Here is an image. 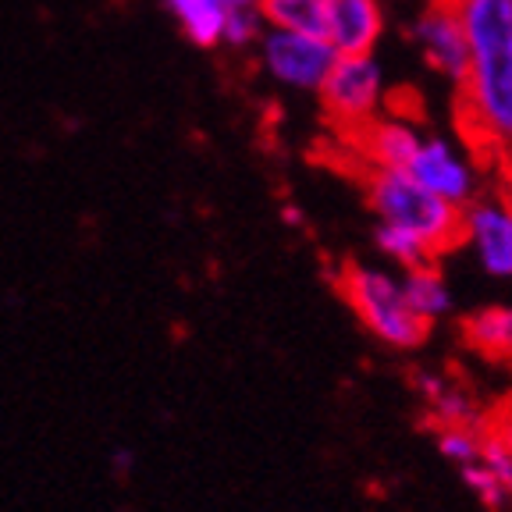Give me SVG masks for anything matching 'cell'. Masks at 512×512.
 Returning a JSON list of instances; mask_svg holds the SVG:
<instances>
[{
    "instance_id": "obj_1",
    "label": "cell",
    "mask_w": 512,
    "mask_h": 512,
    "mask_svg": "<svg viewBox=\"0 0 512 512\" xmlns=\"http://www.w3.org/2000/svg\"><path fill=\"white\" fill-rule=\"evenodd\" d=\"M470 36L456 125L470 157L512 178V0H452Z\"/></svg>"
},
{
    "instance_id": "obj_2",
    "label": "cell",
    "mask_w": 512,
    "mask_h": 512,
    "mask_svg": "<svg viewBox=\"0 0 512 512\" xmlns=\"http://www.w3.org/2000/svg\"><path fill=\"white\" fill-rule=\"evenodd\" d=\"M356 178L377 221L424 242L434 260L466 242V207L420 185L406 168H363Z\"/></svg>"
},
{
    "instance_id": "obj_3",
    "label": "cell",
    "mask_w": 512,
    "mask_h": 512,
    "mask_svg": "<svg viewBox=\"0 0 512 512\" xmlns=\"http://www.w3.org/2000/svg\"><path fill=\"white\" fill-rule=\"evenodd\" d=\"M335 288L377 342L392 345V349H416L431 335L434 324L409 306L406 288L392 274L345 264L335 278Z\"/></svg>"
},
{
    "instance_id": "obj_4",
    "label": "cell",
    "mask_w": 512,
    "mask_h": 512,
    "mask_svg": "<svg viewBox=\"0 0 512 512\" xmlns=\"http://www.w3.org/2000/svg\"><path fill=\"white\" fill-rule=\"evenodd\" d=\"M324 121L335 128V136H352L367 121L381 114L384 75L374 54H338L328 79L317 89Z\"/></svg>"
},
{
    "instance_id": "obj_5",
    "label": "cell",
    "mask_w": 512,
    "mask_h": 512,
    "mask_svg": "<svg viewBox=\"0 0 512 512\" xmlns=\"http://www.w3.org/2000/svg\"><path fill=\"white\" fill-rule=\"evenodd\" d=\"M260 64L274 82L299 93H317L328 79L331 64L338 61V50L324 36H306V32H288L267 25V32L256 43Z\"/></svg>"
},
{
    "instance_id": "obj_6",
    "label": "cell",
    "mask_w": 512,
    "mask_h": 512,
    "mask_svg": "<svg viewBox=\"0 0 512 512\" xmlns=\"http://www.w3.org/2000/svg\"><path fill=\"white\" fill-rule=\"evenodd\" d=\"M413 43L420 47L424 61L434 72L445 75L452 86L470 72V36H466L463 15L452 0H431L420 18L413 22Z\"/></svg>"
},
{
    "instance_id": "obj_7",
    "label": "cell",
    "mask_w": 512,
    "mask_h": 512,
    "mask_svg": "<svg viewBox=\"0 0 512 512\" xmlns=\"http://www.w3.org/2000/svg\"><path fill=\"white\" fill-rule=\"evenodd\" d=\"M406 171L420 185L445 196L448 203H459V207H470L480 196V178L477 168H473V157H463L448 139H424L420 150L413 153V160L406 164Z\"/></svg>"
},
{
    "instance_id": "obj_8",
    "label": "cell",
    "mask_w": 512,
    "mask_h": 512,
    "mask_svg": "<svg viewBox=\"0 0 512 512\" xmlns=\"http://www.w3.org/2000/svg\"><path fill=\"white\" fill-rule=\"evenodd\" d=\"M466 242L477 249L480 267L495 278H512V196H477L466 207Z\"/></svg>"
},
{
    "instance_id": "obj_9",
    "label": "cell",
    "mask_w": 512,
    "mask_h": 512,
    "mask_svg": "<svg viewBox=\"0 0 512 512\" xmlns=\"http://www.w3.org/2000/svg\"><path fill=\"white\" fill-rule=\"evenodd\" d=\"M328 8V40L338 54H374L384 36L381 0H324Z\"/></svg>"
},
{
    "instance_id": "obj_10",
    "label": "cell",
    "mask_w": 512,
    "mask_h": 512,
    "mask_svg": "<svg viewBox=\"0 0 512 512\" xmlns=\"http://www.w3.org/2000/svg\"><path fill=\"white\" fill-rule=\"evenodd\" d=\"M466 349L495 367H512V306H484L459 320Z\"/></svg>"
},
{
    "instance_id": "obj_11",
    "label": "cell",
    "mask_w": 512,
    "mask_h": 512,
    "mask_svg": "<svg viewBox=\"0 0 512 512\" xmlns=\"http://www.w3.org/2000/svg\"><path fill=\"white\" fill-rule=\"evenodd\" d=\"M164 8L189 43L203 50H214L224 43V22H228L224 0H164Z\"/></svg>"
},
{
    "instance_id": "obj_12",
    "label": "cell",
    "mask_w": 512,
    "mask_h": 512,
    "mask_svg": "<svg viewBox=\"0 0 512 512\" xmlns=\"http://www.w3.org/2000/svg\"><path fill=\"white\" fill-rule=\"evenodd\" d=\"M264 18L274 29L306 32L328 40V8L324 0H264Z\"/></svg>"
},
{
    "instance_id": "obj_13",
    "label": "cell",
    "mask_w": 512,
    "mask_h": 512,
    "mask_svg": "<svg viewBox=\"0 0 512 512\" xmlns=\"http://www.w3.org/2000/svg\"><path fill=\"white\" fill-rule=\"evenodd\" d=\"M402 288H406L409 306H413V310L420 313L424 320H431V324L448 313V303H452V299H448V285H445V278H441L438 264L406 271Z\"/></svg>"
},
{
    "instance_id": "obj_14",
    "label": "cell",
    "mask_w": 512,
    "mask_h": 512,
    "mask_svg": "<svg viewBox=\"0 0 512 512\" xmlns=\"http://www.w3.org/2000/svg\"><path fill=\"white\" fill-rule=\"evenodd\" d=\"M374 242H377V249H381V253L388 256V260H395V264L406 267V271H416V267L438 264V260L431 256V249H427L424 242H416L413 235L399 232V228H392V224H381V221H377Z\"/></svg>"
},
{
    "instance_id": "obj_15",
    "label": "cell",
    "mask_w": 512,
    "mask_h": 512,
    "mask_svg": "<svg viewBox=\"0 0 512 512\" xmlns=\"http://www.w3.org/2000/svg\"><path fill=\"white\" fill-rule=\"evenodd\" d=\"M434 431H438V448L445 459H452L459 466L480 459V448H484L480 424H445V427H434Z\"/></svg>"
},
{
    "instance_id": "obj_16",
    "label": "cell",
    "mask_w": 512,
    "mask_h": 512,
    "mask_svg": "<svg viewBox=\"0 0 512 512\" xmlns=\"http://www.w3.org/2000/svg\"><path fill=\"white\" fill-rule=\"evenodd\" d=\"M264 32H267L264 8H235L228 11V22H224V47H235V50L256 47Z\"/></svg>"
},
{
    "instance_id": "obj_17",
    "label": "cell",
    "mask_w": 512,
    "mask_h": 512,
    "mask_svg": "<svg viewBox=\"0 0 512 512\" xmlns=\"http://www.w3.org/2000/svg\"><path fill=\"white\" fill-rule=\"evenodd\" d=\"M480 434L512 459V399L498 402V409H491L488 416H480Z\"/></svg>"
},
{
    "instance_id": "obj_18",
    "label": "cell",
    "mask_w": 512,
    "mask_h": 512,
    "mask_svg": "<svg viewBox=\"0 0 512 512\" xmlns=\"http://www.w3.org/2000/svg\"><path fill=\"white\" fill-rule=\"evenodd\" d=\"M224 8L235 11V8H264V0H224Z\"/></svg>"
},
{
    "instance_id": "obj_19",
    "label": "cell",
    "mask_w": 512,
    "mask_h": 512,
    "mask_svg": "<svg viewBox=\"0 0 512 512\" xmlns=\"http://www.w3.org/2000/svg\"><path fill=\"white\" fill-rule=\"evenodd\" d=\"M502 189H505V192H509V196H512V178H505V185H502Z\"/></svg>"
}]
</instances>
